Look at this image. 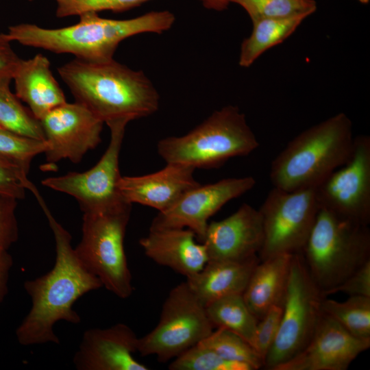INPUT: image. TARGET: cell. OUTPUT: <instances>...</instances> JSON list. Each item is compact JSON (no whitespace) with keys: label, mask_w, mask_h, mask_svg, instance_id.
Here are the masks:
<instances>
[{"label":"cell","mask_w":370,"mask_h":370,"mask_svg":"<svg viewBox=\"0 0 370 370\" xmlns=\"http://www.w3.org/2000/svg\"><path fill=\"white\" fill-rule=\"evenodd\" d=\"M202 5L208 10L223 11L230 4L227 0H198Z\"/></svg>","instance_id":"cell-38"},{"label":"cell","mask_w":370,"mask_h":370,"mask_svg":"<svg viewBox=\"0 0 370 370\" xmlns=\"http://www.w3.org/2000/svg\"><path fill=\"white\" fill-rule=\"evenodd\" d=\"M223 358L249 365L253 370L263 367V361L255 349L234 332L223 328L200 342Z\"/></svg>","instance_id":"cell-27"},{"label":"cell","mask_w":370,"mask_h":370,"mask_svg":"<svg viewBox=\"0 0 370 370\" xmlns=\"http://www.w3.org/2000/svg\"><path fill=\"white\" fill-rule=\"evenodd\" d=\"M321 310L355 336L370 338V297L352 295L343 302L325 297Z\"/></svg>","instance_id":"cell-26"},{"label":"cell","mask_w":370,"mask_h":370,"mask_svg":"<svg viewBox=\"0 0 370 370\" xmlns=\"http://www.w3.org/2000/svg\"><path fill=\"white\" fill-rule=\"evenodd\" d=\"M12 79L16 96L26 103L40 119L55 108L66 102L65 95L50 69L49 59L38 53L28 60H21Z\"/></svg>","instance_id":"cell-20"},{"label":"cell","mask_w":370,"mask_h":370,"mask_svg":"<svg viewBox=\"0 0 370 370\" xmlns=\"http://www.w3.org/2000/svg\"><path fill=\"white\" fill-rule=\"evenodd\" d=\"M29 1L34 0H28ZM56 3V15L58 18L79 16L88 12L112 11L121 12L151 0H54Z\"/></svg>","instance_id":"cell-31"},{"label":"cell","mask_w":370,"mask_h":370,"mask_svg":"<svg viewBox=\"0 0 370 370\" xmlns=\"http://www.w3.org/2000/svg\"><path fill=\"white\" fill-rule=\"evenodd\" d=\"M11 42L6 34H0V81L12 79L21 60L12 48Z\"/></svg>","instance_id":"cell-36"},{"label":"cell","mask_w":370,"mask_h":370,"mask_svg":"<svg viewBox=\"0 0 370 370\" xmlns=\"http://www.w3.org/2000/svg\"><path fill=\"white\" fill-rule=\"evenodd\" d=\"M11 80L0 81V126L20 136L45 142L40 121L11 92Z\"/></svg>","instance_id":"cell-25"},{"label":"cell","mask_w":370,"mask_h":370,"mask_svg":"<svg viewBox=\"0 0 370 370\" xmlns=\"http://www.w3.org/2000/svg\"><path fill=\"white\" fill-rule=\"evenodd\" d=\"M319 208L360 223L370 222V137H354L349 159L315 188Z\"/></svg>","instance_id":"cell-12"},{"label":"cell","mask_w":370,"mask_h":370,"mask_svg":"<svg viewBox=\"0 0 370 370\" xmlns=\"http://www.w3.org/2000/svg\"><path fill=\"white\" fill-rule=\"evenodd\" d=\"M171 370H253L247 365L227 360L200 343L174 358Z\"/></svg>","instance_id":"cell-29"},{"label":"cell","mask_w":370,"mask_h":370,"mask_svg":"<svg viewBox=\"0 0 370 370\" xmlns=\"http://www.w3.org/2000/svg\"><path fill=\"white\" fill-rule=\"evenodd\" d=\"M369 347L370 338L355 336L323 312L306 347L274 370H346Z\"/></svg>","instance_id":"cell-15"},{"label":"cell","mask_w":370,"mask_h":370,"mask_svg":"<svg viewBox=\"0 0 370 370\" xmlns=\"http://www.w3.org/2000/svg\"><path fill=\"white\" fill-rule=\"evenodd\" d=\"M205 307L208 317L214 327L223 328L234 332L254 348L258 320L247 307L243 294L221 297Z\"/></svg>","instance_id":"cell-24"},{"label":"cell","mask_w":370,"mask_h":370,"mask_svg":"<svg viewBox=\"0 0 370 370\" xmlns=\"http://www.w3.org/2000/svg\"><path fill=\"white\" fill-rule=\"evenodd\" d=\"M78 23L49 29L31 23L10 26L6 34L11 41L56 53H71L75 58L92 62L110 61L125 39L142 33L160 34L173 25L175 15L168 10L151 11L129 19H111L88 12L79 15Z\"/></svg>","instance_id":"cell-3"},{"label":"cell","mask_w":370,"mask_h":370,"mask_svg":"<svg viewBox=\"0 0 370 370\" xmlns=\"http://www.w3.org/2000/svg\"><path fill=\"white\" fill-rule=\"evenodd\" d=\"M258 147L245 114L230 105L214 111L187 134L160 140L157 150L166 163L210 169L232 158L247 156Z\"/></svg>","instance_id":"cell-5"},{"label":"cell","mask_w":370,"mask_h":370,"mask_svg":"<svg viewBox=\"0 0 370 370\" xmlns=\"http://www.w3.org/2000/svg\"><path fill=\"white\" fill-rule=\"evenodd\" d=\"M263 238L259 210L243 204L224 219L208 223L202 243L208 261H241L257 256Z\"/></svg>","instance_id":"cell-16"},{"label":"cell","mask_w":370,"mask_h":370,"mask_svg":"<svg viewBox=\"0 0 370 370\" xmlns=\"http://www.w3.org/2000/svg\"><path fill=\"white\" fill-rule=\"evenodd\" d=\"M293 254H281L260 260L243 293L253 314L260 320L275 305L282 306Z\"/></svg>","instance_id":"cell-22"},{"label":"cell","mask_w":370,"mask_h":370,"mask_svg":"<svg viewBox=\"0 0 370 370\" xmlns=\"http://www.w3.org/2000/svg\"><path fill=\"white\" fill-rule=\"evenodd\" d=\"M301 254L310 276L325 297L370 260L368 225L319 208Z\"/></svg>","instance_id":"cell-6"},{"label":"cell","mask_w":370,"mask_h":370,"mask_svg":"<svg viewBox=\"0 0 370 370\" xmlns=\"http://www.w3.org/2000/svg\"><path fill=\"white\" fill-rule=\"evenodd\" d=\"M18 199L0 193V251H8L18 238L15 214Z\"/></svg>","instance_id":"cell-34"},{"label":"cell","mask_w":370,"mask_h":370,"mask_svg":"<svg viewBox=\"0 0 370 370\" xmlns=\"http://www.w3.org/2000/svg\"><path fill=\"white\" fill-rule=\"evenodd\" d=\"M40 123L45 136L46 160L79 162L101 142L103 123L84 105L64 103L46 114Z\"/></svg>","instance_id":"cell-14"},{"label":"cell","mask_w":370,"mask_h":370,"mask_svg":"<svg viewBox=\"0 0 370 370\" xmlns=\"http://www.w3.org/2000/svg\"><path fill=\"white\" fill-rule=\"evenodd\" d=\"M46 149L45 141L20 136L0 126V155L18 164L27 173L33 158Z\"/></svg>","instance_id":"cell-30"},{"label":"cell","mask_w":370,"mask_h":370,"mask_svg":"<svg viewBox=\"0 0 370 370\" xmlns=\"http://www.w3.org/2000/svg\"><path fill=\"white\" fill-rule=\"evenodd\" d=\"M206 307L186 282L175 286L165 299L157 325L138 339L137 352L166 362L199 343L213 332Z\"/></svg>","instance_id":"cell-9"},{"label":"cell","mask_w":370,"mask_h":370,"mask_svg":"<svg viewBox=\"0 0 370 370\" xmlns=\"http://www.w3.org/2000/svg\"><path fill=\"white\" fill-rule=\"evenodd\" d=\"M256 184L251 176L230 177L201 184L186 193L169 209L158 212L149 230L187 228L203 242L208 219L226 203L250 190Z\"/></svg>","instance_id":"cell-13"},{"label":"cell","mask_w":370,"mask_h":370,"mask_svg":"<svg viewBox=\"0 0 370 370\" xmlns=\"http://www.w3.org/2000/svg\"><path fill=\"white\" fill-rule=\"evenodd\" d=\"M336 293L370 297V260L341 284L328 291L325 297Z\"/></svg>","instance_id":"cell-35"},{"label":"cell","mask_w":370,"mask_h":370,"mask_svg":"<svg viewBox=\"0 0 370 370\" xmlns=\"http://www.w3.org/2000/svg\"><path fill=\"white\" fill-rule=\"evenodd\" d=\"M13 258L8 251H0V307L8 293L10 273Z\"/></svg>","instance_id":"cell-37"},{"label":"cell","mask_w":370,"mask_h":370,"mask_svg":"<svg viewBox=\"0 0 370 370\" xmlns=\"http://www.w3.org/2000/svg\"><path fill=\"white\" fill-rule=\"evenodd\" d=\"M319 210L314 188L287 191L273 187L258 210L264 233L260 260L301 253Z\"/></svg>","instance_id":"cell-10"},{"label":"cell","mask_w":370,"mask_h":370,"mask_svg":"<svg viewBox=\"0 0 370 370\" xmlns=\"http://www.w3.org/2000/svg\"><path fill=\"white\" fill-rule=\"evenodd\" d=\"M27 173L18 164L0 155V193L21 199L25 190L32 193L36 186L27 177Z\"/></svg>","instance_id":"cell-32"},{"label":"cell","mask_w":370,"mask_h":370,"mask_svg":"<svg viewBox=\"0 0 370 370\" xmlns=\"http://www.w3.org/2000/svg\"><path fill=\"white\" fill-rule=\"evenodd\" d=\"M36 197L53 234L56 261L48 273L24 282L32 307L16 330V339L24 346L60 344L53 330L56 323H80L81 317L73 308L74 304L87 293L103 286L79 260L71 245V234L56 221L41 195Z\"/></svg>","instance_id":"cell-1"},{"label":"cell","mask_w":370,"mask_h":370,"mask_svg":"<svg viewBox=\"0 0 370 370\" xmlns=\"http://www.w3.org/2000/svg\"><path fill=\"white\" fill-rule=\"evenodd\" d=\"M241 6L251 22L262 19L282 18L296 14H313L317 10L314 0H227Z\"/></svg>","instance_id":"cell-28"},{"label":"cell","mask_w":370,"mask_h":370,"mask_svg":"<svg viewBox=\"0 0 370 370\" xmlns=\"http://www.w3.org/2000/svg\"><path fill=\"white\" fill-rule=\"evenodd\" d=\"M195 169L180 163H166L161 170L140 176H121L119 190L124 199L164 212L186 193L200 184Z\"/></svg>","instance_id":"cell-18"},{"label":"cell","mask_w":370,"mask_h":370,"mask_svg":"<svg viewBox=\"0 0 370 370\" xmlns=\"http://www.w3.org/2000/svg\"><path fill=\"white\" fill-rule=\"evenodd\" d=\"M138 337L125 323L91 328L83 334L73 362L78 370H148L134 358Z\"/></svg>","instance_id":"cell-17"},{"label":"cell","mask_w":370,"mask_h":370,"mask_svg":"<svg viewBox=\"0 0 370 370\" xmlns=\"http://www.w3.org/2000/svg\"><path fill=\"white\" fill-rule=\"evenodd\" d=\"M357 1L362 4H368L370 1V0H357Z\"/></svg>","instance_id":"cell-39"},{"label":"cell","mask_w":370,"mask_h":370,"mask_svg":"<svg viewBox=\"0 0 370 370\" xmlns=\"http://www.w3.org/2000/svg\"><path fill=\"white\" fill-rule=\"evenodd\" d=\"M324 297L310 276L302 254H294L282 304L280 325L263 367L274 370L306 347L322 314Z\"/></svg>","instance_id":"cell-8"},{"label":"cell","mask_w":370,"mask_h":370,"mask_svg":"<svg viewBox=\"0 0 370 370\" xmlns=\"http://www.w3.org/2000/svg\"><path fill=\"white\" fill-rule=\"evenodd\" d=\"M354 142L352 123L343 112L305 130L273 160V187L287 191L314 188L349 159Z\"/></svg>","instance_id":"cell-4"},{"label":"cell","mask_w":370,"mask_h":370,"mask_svg":"<svg viewBox=\"0 0 370 370\" xmlns=\"http://www.w3.org/2000/svg\"><path fill=\"white\" fill-rule=\"evenodd\" d=\"M109 145L90 169L44 179V186L73 197L83 213L110 210L126 204L119 190V156L125 127L110 128Z\"/></svg>","instance_id":"cell-11"},{"label":"cell","mask_w":370,"mask_h":370,"mask_svg":"<svg viewBox=\"0 0 370 370\" xmlns=\"http://www.w3.org/2000/svg\"><path fill=\"white\" fill-rule=\"evenodd\" d=\"M195 237L187 228L149 230L139 243L153 262L187 278L200 271L208 262L204 244L197 243Z\"/></svg>","instance_id":"cell-19"},{"label":"cell","mask_w":370,"mask_h":370,"mask_svg":"<svg viewBox=\"0 0 370 370\" xmlns=\"http://www.w3.org/2000/svg\"><path fill=\"white\" fill-rule=\"evenodd\" d=\"M282 314V306L275 305L258 321L254 349L261 357L263 364L278 334Z\"/></svg>","instance_id":"cell-33"},{"label":"cell","mask_w":370,"mask_h":370,"mask_svg":"<svg viewBox=\"0 0 370 370\" xmlns=\"http://www.w3.org/2000/svg\"><path fill=\"white\" fill-rule=\"evenodd\" d=\"M258 256L241 261H208L198 273L186 281L206 306L221 297L243 294L258 262Z\"/></svg>","instance_id":"cell-21"},{"label":"cell","mask_w":370,"mask_h":370,"mask_svg":"<svg viewBox=\"0 0 370 370\" xmlns=\"http://www.w3.org/2000/svg\"><path fill=\"white\" fill-rule=\"evenodd\" d=\"M310 15L308 13H303L252 22V32L241 45L239 65L243 67L250 66L267 50L290 36Z\"/></svg>","instance_id":"cell-23"},{"label":"cell","mask_w":370,"mask_h":370,"mask_svg":"<svg viewBox=\"0 0 370 370\" xmlns=\"http://www.w3.org/2000/svg\"><path fill=\"white\" fill-rule=\"evenodd\" d=\"M75 101L109 128L125 127L159 108L160 96L150 79L114 59L92 62L75 58L58 69Z\"/></svg>","instance_id":"cell-2"},{"label":"cell","mask_w":370,"mask_h":370,"mask_svg":"<svg viewBox=\"0 0 370 370\" xmlns=\"http://www.w3.org/2000/svg\"><path fill=\"white\" fill-rule=\"evenodd\" d=\"M132 204L103 212H86L82 236L74 249L82 264L119 298L131 296L134 288L124 249Z\"/></svg>","instance_id":"cell-7"}]
</instances>
